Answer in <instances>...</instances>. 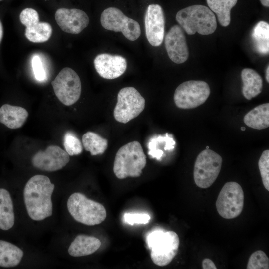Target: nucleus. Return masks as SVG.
I'll return each mask as SVG.
<instances>
[{
    "mask_svg": "<svg viewBox=\"0 0 269 269\" xmlns=\"http://www.w3.org/2000/svg\"><path fill=\"white\" fill-rule=\"evenodd\" d=\"M258 166L264 187L269 191V150H264L258 162Z\"/></svg>",
    "mask_w": 269,
    "mask_h": 269,
    "instance_id": "obj_30",
    "label": "nucleus"
},
{
    "mask_svg": "<svg viewBox=\"0 0 269 269\" xmlns=\"http://www.w3.org/2000/svg\"><path fill=\"white\" fill-rule=\"evenodd\" d=\"M101 245L100 240L96 237L79 235L69 246L68 253L75 257L87 256L95 252Z\"/></svg>",
    "mask_w": 269,
    "mask_h": 269,
    "instance_id": "obj_18",
    "label": "nucleus"
},
{
    "mask_svg": "<svg viewBox=\"0 0 269 269\" xmlns=\"http://www.w3.org/2000/svg\"><path fill=\"white\" fill-rule=\"evenodd\" d=\"M165 45L169 58L176 64L184 63L189 56L186 37L182 28L172 26L165 38Z\"/></svg>",
    "mask_w": 269,
    "mask_h": 269,
    "instance_id": "obj_15",
    "label": "nucleus"
},
{
    "mask_svg": "<svg viewBox=\"0 0 269 269\" xmlns=\"http://www.w3.org/2000/svg\"><path fill=\"white\" fill-rule=\"evenodd\" d=\"M54 187L50 179L43 175H34L27 181L23 191L24 201L32 220L41 221L52 215L51 196Z\"/></svg>",
    "mask_w": 269,
    "mask_h": 269,
    "instance_id": "obj_1",
    "label": "nucleus"
},
{
    "mask_svg": "<svg viewBox=\"0 0 269 269\" xmlns=\"http://www.w3.org/2000/svg\"><path fill=\"white\" fill-rule=\"evenodd\" d=\"M252 40L255 51L261 55L269 52V25L264 21H259L253 29Z\"/></svg>",
    "mask_w": 269,
    "mask_h": 269,
    "instance_id": "obj_22",
    "label": "nucleus"
},
{
    "mask_svg": "<svg viewBox=\"0 0 269 269\" xmlns=\"http://www.w3.org/2000/svg\"><path fill=\"white\" fill-rule=\"evenodd\" d=\"M238 0H206L210 9L215 13L221 25L228 26L231 21V10Z\"/></svg>",
    "mask_w": 269,
    "mask_h": 269,
    "instance_id": "obj_24",
    "label": "nucleus"
},
{
    "mask_svg": "<svg viewBox=\"0 0 269 269\" xmlns=\"http://www.w3.org/2000/svg\"><path fill=\"white\" fill-rule=\"evenodd\" d=\"M58 100L66 106H71L79 99L81 82L76 72L72 69H62L51 83Z\"/></svg>",
    "mask_w": 269,
    "mask_h": 269,
    "instance_id": "obj_10",
    "label": "nucleus"
},
{
    "mask_svg": "<svg viewBox=\"0 0 269 269\" xmlns=\"http://www.w3.org/2000/svg\"><path fill=\"white\" fill-rule=\"evenodd\" d=\"M241 79L243 84L242 93L246 99L251 100L261 93L263 89V79L256 71L251 68L243 69Z\"/></svg>",
    "mask_w": 269,
    "mask_h": 269,
    "instance_id": "obj_19",
    "label": "nucleus"
},
{
    "mask_svg": "<svg viewBox=\"0 0 269 269\" xmlns=\"http://www.w3.org/2000/svg\"><path fill=\"white\" fill-rule=\"evenodd\" d=\"M94 64L98 74L107 79L120 77L127 68V61L124 57L107 53L98 55L94 59Z\"/></svg>",
    "mask_w": 269,
    "mask_h": 269,
    "instance_id": "obj_16",
    "label": "nucleus"
},
{
    "mask_svg": "<svg viewBox=\"0 0 269 269\" xmlns=\"http://www.w3.org/2000/svg\"><path fill=\"white\" fill-rule=\"evenodd\" d=\"M210 88L205 81L190 80L179 85L176 89L174 100L180 109H190L203 104L210 94Z\"/></svg>",
    "mask_w": 269,
    "mask_h": 269,
    "instance_id": "obj_8",
    "label": "nucleus"
},
{
    "mask_svg": "<svg viewBox=\"0 0 269 269\" xmlns=\"http://www.w3.org/2000/svg\"><path fill=\"white\" fill-rule=\"evenodd\" d=\"M146 36L153 46H160L163 40L165 29V18L161 6L158 4H150L146 10L145 16Z\"/></svg>",
    "mask_w": 269,
    "mask_h": 269,
    "instance_id": "obj_13",
    "label": "nucleus"
},
{
    "mask_svg": "<svg viewBox=\"0 0 269 269\" xmlns=\"http://www.w3.org/2000/svg\"><path fill=\"white\" fill-rule=\"evenodd\" d=\"M67 206L76 221L88 226L99 224L106 217V210L103 205L87 198L81 193L72 194L68 199Z\"/></svg>",
    "mask_w": 269,
    "mask_h": 269,
    "instance_id": "obj_5",
    "label": "nucleus"
},
{
    "mask_svg": "<svg viewBox=\"0 0 269 269\" xmlns=\"http://www.w3.org/2000/svg\"><path fill=\"white\" fill-rule=\"evenodd\" d=\"M45 1L47 0H45Z\"/></svg>",
    "mask_w": 269,
    "mask_h": 269,
    "instance_id": "obj_41",
    "label": "nucleus"
},
{
    "mask_svg": "<svg viewBox=\"0 0 269 269\" xmlns=\"http://www.w3.org/2000/svg\"><path fill=\"white\" fill-rule=\"evenodd\" d=\"M244 198V192L239 184L235 182L226 183L216 202L219 214L227 219L238 217L243 209Z\"/></svg>",
    "mask_w": 269,
    "mask_h": 269,
    "instance_id": "obj_11",
    "label": "nucleus"
},
{
    "mask_svg": "<svg viewBox=\"0 0 269 269\" xmlns=\"http://www.w3.org/2000/svg\"><path fill=\"white\" fill-rule=\"evenodd\" d=\"M146 242L151 250L152 261L159 266L168 265L176 255L179 246V237L172 231H153L147 235Z\"/></svg>",
    "mask_w": 269,
    "mask_h": 269,
    "instance_id": "obj_4",
    "label": "nucleus"
},
{
    "mask_svg": "<svg viewBox=\"0 0 269 269\" xmlns=\"http://www.w3.org/2000/svg\"><path fill=\"white\" fill-rule=\"evenodd\" d=\"M2 0H0V1H2Z\"/></svg>",
    "mask_w": 269,
    "mask_h": 269,
    "instance_id": "obj_40",
    "label": "nucleus"
},
{
    "mask_svg": "<svg viewBox=\"0 0 269 269\" xmlns=\"http://www.w3.org/2000/svg\"><path fill=\"white\" fill-rule=\"evenodd\" d=\"M15 217L12 198L9 192L0 188V229L8 230L14 224Z\"/></svg>",
    "mask_w": 269,
    "mask_h": 269,
    "instance_id": "obj_21",
    "label": "nucleus"
},
{
    "mask_svg": "<svg viewBox=\"0 0 269 269\" xmlns=\"http://www.w3.org/2000/svg\"><path fill=\"white\" fill-rule=\"evenodd\" d=\"M145 99L133 87L121 89L117 95V102L113 115L117 122L127 123L137 117L144 110Z\"/></svg>",
    "mask_w": 269,
    "mask_h": 269,
    "instance_id": "obj_7",
    "label": "nucleus"
},
{
    "mask_svg": "<svg viewBox=\"0 0 269 269\" xmlns=\"http://www.w3.org/2000/svg\"><path fill=\"white\" fill-rule=\"evenodd\" d=\"M23 256V252L18 247L0 240V267L16 266L20 263Z\"/></svg>",
    "mask_w": 269,
    "mask_h": 269,
    "instance_id": "obj_23",
    "label": "nucleus"
},
{
    "mask_svg": "<svg viewBox=\"0 0 269 269\" xmlns=\"http://www.w3.org/2000/svg\"><path fill=\"white\" fill-rule=\"evenodd\" d=\"M261 4L265 7L269 6V0H260Z\"/></svg>",
    "mask_w": 269,
    "mask_h": 269,
    "instance_id": "obj_35",
    "label": "nucleus"
},
{
    "mask_svg": "<svg viewBox=\"0 0 269 269\" xmlns=\"http://www.w3.org/2000/svg\"><path fill=\"white\" fill-rule=\"evenodd\" d=\"M202 268L203 269H216L217 267L214 263L210 259L206 258L202 261Z\"/></svg>",
    "mask_w": 269,
    "mask_h": 269,
    "instance_id": "obj_34",
    "label": "nucleus"
},
{
    "mask_svg": "<svg viewBox=\"0 0 269 269\" xmlns=\"http://www.w3.org/2000/svg\"><path fill=\"white\" fill-rule=\"evenodd\" d=\"M82 140L85 149L93 156L103 154L107 148V140L93 132L84 134Z\"/></svg>",
    "mask_w": 269,
    "mask_h": 269,
    "instance_id": "obj_25",
    "label": "nucleus"
},
{
    "mask_svg": "<svg viewBox=\"0 0 269 269\" xmlns=\"http://www.w3.org/2000/svg\"><path fill=\"white\" fill-rule=\"evenodd\" d=\"M55 20L61 29L66 33L77 34L88 25L87 14L79 9L59 8L55 14Z\"/></svg>",
    "mask_w": 269,
    "mask_h": 269,
    "instance_id": "obj_14",
    "label": "nucleus"
},
{
    "mask_svg": "<svg viewBox=\"0 0 269 269\" xmlns=\"http://www.w3.org/2000/svg\"><path fill=\"white\" fill-rule=\"evenodd\" d=\"M245 129H246V128H245V127H241V130L242 131H245Z\"/></svg>",
    "mask_w": 269,
    "mask_h": 269,
    "instance_id": "obj_38",
    "label": "nucleus"
},
{
    "mask_svg": "<svg viewBox=\"0 0 269 269\" xmlns=\"http://www.w3.org/2000/svg\"><path fill=\"white\" fill-rule=\"evenodd\" d=\"M146 164V157L140 143L137 141L122 146L117 152L113 172L120 179L128 177H138Z\"/></svg>",
    "mask_w": 269,
    "mask_h": 269,
    "instance_id": "obj_2",
    "label": "nucleus"
},
{
    "mask_svg": "<svg viewBox=\"0 0 269 269\" xmlns=\"http://www.w3.org/2000/svg\"><path fill=\"white\" fill-rule=\"evenodd\" d=\"M2 37H3V27H2V23L1 21H0V43L2 39Z\"/></svg>",
    "mask_w": 269,
    "mask_h": 269,
    "instance_id": "obj_36",
    "label": "nucleus"
},
{
    "mask_svg": "<svg viewBox=\"0 0 269 269\" xmlns=\"http://www.w3.org/2000/svg\"><path fill=\"white\" fill-rule=\"evenodd\" d=\"M19 19L21 23L26 27H31L39 22L38 12L31 8L23 9L20 14Z\"/></svg>",
    "mask_w": 269,
    "mask_h": 269,
    "instance_id": "obj_32",
    "label": "nucleus"
},
{
    "mask_svg": "<svg viewBox=\"0 0 269 269\" xmlns=\"http://www.w3.org/2000/svg\"><path fill=\"white\" fill-rule=\"evenodd\" d=\"M28 116L27 111L22 107L4 104L0 108V123L11 129L21 127Z\"/></svg>",
    "mask_w": 269,
    "mask_h": 269,
    "instance_id": "obj_17",
    "label": "nucleus"
},
{
    "mask_svg": "<svg viewBox=\"0 0 269 269\" xmlns=\"http://www.w3.org/2000/svg\"><path fill=\"white\" fill-rule=\"evenodd\" d=\"M176 19L189 35L196 33L203 35L212 34L217 28L213 12L206 6L193 5L179 10Z\"/></svg>",
    "mask_w": 269,
    "mask_h": 269,
    "instance_id": "obj_3",
    "label": "nucleus"
},
{
    "mask_svg": "<svg viewBox=\"0 0 269 269\" xmlns=\"http://www.w3.org/2000/svg\"><path fill=\"white\" fill-rule=\"evenodd\" d=\"M32 68L35 79L39 82H44L47 78V73L41 57L34 55L31 61Z\"/></svg>",
    "mask_w": 269,
    "mask_h": 269,
    "instance_id": "obj_31",
    "label": "nucleus"
},
{
    "mask_svg": "<svg viewBox=\"0 0 269 269\" xmlns=\"http://www.w3.org/2000/svg\"><path fill=\"white\" fill-rule=\"evenodd\" d=\"M100 22L102 27L108 30L121 32L130 41H135L140 36L141 28L135 20L126 16L119 9L111 7L102 13Z\"/></svg>",
    "mask_w": 269,
    "mask_h": 269,
    "instance_id": "obj_9",
    "label": "nucleus"
},
{
    "mask_svg": "<svg viewBox=\"0 0 269 269\" xmlns=\"http://www.w3.org/2000/svg\"><path fill=\"white\" fill-rule=\"evenodd\" d=\"M244 123L249 127L263 130L269 126V103L261 104L247 113L243 118Z\"/></svg>",
    "mask_w": 269,
    "mask_h": 269,
    "instance_id": "obj_20",
    "label": "nucleus"
},
{
    "mask_svg": "<svg viewBox=\"0 0 269 269\" xmlns=\"http://www.w3.org/2000/svg\"><path fill=\"white\" fill-rule=\"evenodd\" d=\"M206 149H209V147L208 146L206 147Z\"/></svg>",
    "mask_w": 269,
    "mask_h": 269,
    "instance_id": "obj_39",
    "label": "nucleus"
},
{
    "mask_svg": "<svg viewBox=\"0 0 269 269\" xmlns=\"http://www.w3.org/2000/svg\"><path fill=\"white\" fill-rule=\"evenodd\" d=\"M69 154L57 145H50L33 156L32 163L36 168L52 172L64 167L69 161Z\"/></svg>",
    "mask_w": 269,
    "mask_h": 269,
    "instance_id": "obj_12",
    "label": "nucleus"
},
{
    "mask_svg": "<svg viewBox=\"0 0 269 269\" xmlns=\"http://www.w3.org/2000/svg\"><path fill=\"white\" fill-rule=\"evenodd\" d=\"M52 32V29L50 24L39 22L31 27H26L25 35L32 42L43 43L49 40Z\"/></svg>",
    "mask_w": 269,
    "mask_h": 269,
    "instance_id": "obj_26",
    "label": "nucleus"
},
{
    "mask_svg": "<svg viewBox=\"0 0 269 269\" xmlns=\"http://www.w3.org/2000/svg\"><path fill=\"white\" fill-rule=\"evenodd\" d=\"M269 259L264 252L258 250L254 252L249 258L247 269H268Z\"/></svg>",
    "mask_w": 269,
    "mask_h": 269,
    "instance_id": "obj_29",
    "label": "nucleus"
},
{
    "mask_svg": "<svg viewBox=\"0 0 269 269\" xmlns=\"http://www.w3.org/2000/svg\"><path fill=\"white\" fill-rule=\"evenodd\" d=\"M63 145L65 151L70 156L79 155L83 151V146L80 139L71 132L65 133Z\"/></svg>",
    "mask_w": 269,
    "mask_h": 269,
    "instance_id": "obj_28",
    "label": "nucleus"
},
{
    "mask_svg": "<svg viewBox=\"0 0 269 269\" xmlns=\"http://www.w3.org/2000/svg\"><path fill=\"white\" fill-rule=\"evenodd\" d=\"M266 79L268 83L269 82V66L267 67L266 71Z\"/></svg>",
    "mask_w": 269,
    "mask_h": 269,
    "instance_id": "obj_37",
    "label": "nucleus"
},
{
    "mask_svg": "<svg viewBox=\"0 0 269 269\" xmlns=\"http://www.w3.org/2000/svg\"><path fill=\"white\" fill-rule=\"evenodd\" d=\"M125 222L133 225L134 224H147L150 216L147 214L142 213H125L123 216Z\"/></svg>",
    "mask_w": 269,
    "mask_h": 269,
    "instance_id": "obj_33",
    "label": "nucleus"
},
{
    "mask_svg": "<svg viewBox=\"0 0 269 269\" xmlns=\"http://www.w3.org/2000/svg\"><path fill=\"white\" fill-rule=\"evenodd\" d=\"M166 144L171 150L174 148L175 141L172 137L166 133L165 136H154L151 137L148 143V155L152 158L160 160L164 154L163 151L159 149L162 145Z\"/></svg>",
    "mask_w": 269,
    "mask_h": 269,
    "instance_id": "obj_27",
    "label": "nucleus"
},
{
    "mask_svg": "<svg viewBox=\"0 0 269 269\" xmlns=\"http://www.w3.org/2000/svg\"><path fill=\"white\" fill-rule=\"evenodd\" d=\"M223 159L213 150L206 149L197 157L194 168V180L197 186L207 188L215 182L220 172Z\"/></svg>",
    "mask_w": 269,
    "mask_h": 269,
    "instance_id": "obj_6",
    "label": "nucleus"
}]
</instances>
